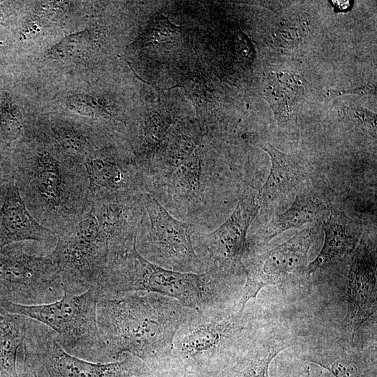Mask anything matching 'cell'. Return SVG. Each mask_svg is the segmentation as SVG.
<instances>
[{"instance_id": "3", "label": "cell", "mask_w": 377, "mask_h": 377, "mask_svg": "<svg viewBox=\"0 0 377 377\" xmlns=\"http://www.w3.org/2000/svg\"><path fill=\"white\" fill-rule=\"evenodd\" d=\"M242 271L213 267L196 274L165 269L143 258L135 242L111 256L95 290L98 300L124 293L147 291L173 298L195 310L221 308L233 305L240 290Z\"/></svg>"}, {"instance_id": "25", "label": "cell", "mask_w": 377, "mask_h": 377, "mask_svg": "<svg viewBox=\"0 0 377 377\" xmlns=\"http://www.w3.org/2000/svg\"><path fill=\"white\" fill-rule=\"evenodd\" d=\"M94 37L92 31L84 30L72 34L54 45L50 50L49 55L57 59H69L81 57L92 46Z\"/></svg>"}, {"instance_id": "28", "label": "cell", "mask_w": 377, "mask_h": 377, "mask_svg": "<svg viewBox=\"0 0 377 377\" xmlns=\"http://www.w3.org/2000/svg\"><path fill=\"white\" fill-rule=\"evenodd\" d=\"M17 377H38L32 362L24 354L23 347H22L17 358Z\"/></svg>"}, {"instance_id": "18", "label": "cell", "mask_w": 377, "mask_h": 377, "mask_svg": "<svg viewBox=\"0 0 377 377\" xmlns=\"http://www.w3.org/2000/svg\"><path fill=\"white\" fill-rule=\"evenodd\" d=\"M293 345L286 335L260 332L246 350L233 363L207 377H270L272 360Z\"/></svg>"}, {"instance_id": "27", "label": "cell", "mask_w": 377, "mask_h": 377, "mask_svg": "<svg viewBox=\"0 0 377 377\" xmlns=\"http://www.w3.org/2000/svg\"><path fill=\"white\" fill-rule=\"evenodd\" d=\"M182 87L197 108L206 104L207 87L200 75L195 74L188 75L182 82Z\"/></svg>"}, {"instance_id": "7", "label": "cell", "mask_w": 377, "mask_h": 377, "mask_svg": "<svg viewBox=\"0 0 377 377\" xmlns=\"http://www.w3.org/2000/svg\"><path fill=\"white\" fill-rule=\"evenodd\" d=\"M23 350L38 377H139L149 373L142 360L128 353L108 363L94 362L71 355L61 346L52 330L29 318Z\"/></svg>"}, {"instance_id": "11", "label": "cell", "mask_w": 377, "mask_h": 377, "mask_svg": "<svg viewBox=\"0 0 377 377\" xmlns=\"http://www.w3.org/2000/svg\"><path fill=\"white\" fill-rule=\"evenodd\" d=\"M260 207L256 195L245 190L232 213L216 229L207 233L194 228V250L206 271L213 267L243 269L247 232Z\"/></svg>"}, {"instance_id": "9", "label": "cell", "mask_w": 377, "mask_h": 377, "mask_svg": "<svg viewBox=\"0 0 377 377\" xmlns=\"http://www.w3.org/2000/svg\"><path fill=\"white\" fill-rule=\"evenodd\" d=\"M20 244L0 249V285L6 298L25 305L59 300L64 289L57 265L50 255L29 253Z\"/></svg>"}, {"instance_id": "15", "label": "cell", "mask_w": 377, "mask_h": 377, "mask_svg": "<svg viewBox=\"0 0 377 377\" xmlns=\"http://www.w3.org/2000/svg\"><path fill=\"white\" fill-rule=\"evenodd\" d=\"M302 360L321 367L335 377H376V357L344 343L333 341L311 346L300 354Z\"/></svg>"}, {"instance_id": "35", "label": "cell", "mask_w": 377, "mask_h": 377, "mask_svg": "<svg viewBox=\"0 0 377 377\" xmlns=\"http://www.w3.org/2000/svg\"><path fill=\"white\" fill-rule=\"evenodd\" d=\"M139 377H144V376H139Z\"/></svg>"}, {"instance_id": "23", "label": "cell", "mask_w": 377, "mask_h": 377, "mask_svg": "<svg viewBox=\"0 0 377 377\" xmlns=\"http://www.w3.org/2000/svg\"><path fill=\"white\" fill-rule=\"evenodd\" d=\"M25 125L13 96L4 91L0 96V145L9 153L24 138Z\"/></svg>"}, {"instance_id": "5", "label": "cell", "mask_w": 377, "mask_h": 377, "mask_svg": "<svg viewBox=\"0 0 377 377\" xmlns=\"http://www.w3.org/2000/svg\"><path fill=\"white\" fill-rule=\"evenodd\" d=\"M98 301L94 288L77 295L64 293L57 301L36 305L0 297V304L6 311L31 318L52 330L67 353L88 361L105 363L97 325Z\"/></svg>"}, {"instance_id": "1", "label": "cell", "mask_w": 377, "mask_h": 377, "mask_svg": "<svg viewBox=\"0 0 377 377\" xmlns=\"http://www.w3.org/2000/svg\"><path fill=\"white\" fill-rule=\"evenodd\" d=\"M191 310L173 298L147 291L99 299L96 318L105 363L128 353L150 369L168 353Z\"/></svg>"}, {"instance_id": "16", "label": "cell", "mask_w": 377, "mask_h": 377, "mask_svg": "<svg viewBox=\"0 0 377 377\" xmlns=\"http://www.w3.org/2000/svg\"><path fill=\"white\" fill-rule=\"evenodd\" d=\"M271 158L268 177L260 189L257 200L265 206L279 203L306 178L305 166L295 155L278 150L269 142L260 145Z\"/></svg>"}, {"instance_id": "2", "label": "cell", "mask_w": 377, "mask_h": 377, "mask_svg": "<svg viewBox=\"0 0 377 377\" xmlns=\"http://www.w3.org/2000/svg\"><path fill=\"white\" fill-rule=\"evenodd\" d=\"M233 307L192 309L168 353L145 377H207L233 363L260 333L253 312Z\"/></svg>"}, {"instance_id": "26", "label": "cell", "mask_w": 377, "mask_h": 377, "mask_svg": "<svg viewBox=\"0 0 377 377\" xmlns=\"http://www.w3.org/2000/svg\"><path fill=\"white\" fill-rule=\"evenodd\" d=\"M66 105L74 113L91 118L108 119L112 116L103 102L89 94L71 95L67 98Z\"/></svg>"}, {"instance_id": "31", "label": "cell", "mask_w": 377, "mask_h": 377, "mask_svg": "<svg viewBox=\"0 0 377 377\" xmlns=\"http://www.w3.org/2000/svg\"><path fill=\"white\" fill-rule=\"evenodd\" d=\"M309 370H302L299 371L298 373L295 374L294 375H292L290 376L287 377H303L304 374H309Z\"/></svg>"}, {"instance_id": "21", "label": "cell", "mask_w": 377, "mask_h": 377, "mask_svg": "<svg viewBox=\"0 0 377 377\" xmlns=\"http://www.w3.org/2000/svg\"><path fill=\"white\" fill-rule=\"evenodd\" d=\"M27 321V317L8 312L0 304V370L6 377H17Z\"/></svg>"}, {"instance_id": "33", "label": "cell", "mask_w": 377, "mask_h": 377, "mask_svg": "<svg viewBox=\"0 0 377 377\" xmlns=\"http://www.w3.org/2000/svg\"><path fill=\"white\" fill-rule=\"evenodd\" d=\"M0 377H6L1 370H0Z\"/></svg>"}, {"instance_id": "10", "label": "cell", "mask_w": 377, "mask_h": 377, "mask_svg": "<svg viewBox=\"0 0 377 377\" xmlns=\"http://www.w3.org/2000/svg\"><path fill=\"white\" fill-rule=\"evenodd\" d=\"M313 227L301 230L279 246L242 263L246 282L237 304L239 310L244 311L263 288L295 283L307 274L308 254L315 236Z\"/></svg>"}, {"instance_id": "4", "label": "cell", "mask_w": 377, "mask_h": 377, "mask_svg": "<svg viewBox=\"0 0 377 377\" xmlns=\"http://www.w3.org/2000/svg\"><path fill=\"white\" fill-rule=\"evenodd\" d=\"M12 179L31 214L57 237L89 210L83 166L59 156L50 145L11 156Z\"/></svg>"}, {"instance_id": "12", "label": "cell", "mask_w": 377, "mask_h": 377, "mask_svg": "<svg viewBox=\"0 0 377 377\" xmlns=\"http://www.w3.org/2000/svg\"><path fill=\"white\" fill-rule=\"evenodd\" d=\"M91 202L146 193L143 173L134 157L112 150L94 149L82 164Z\"/></svg>"}, {"instance_id": "20", "label": "cell", "mask_w": 377, "mask_h": 377, "mask_svg": "<svg viewBox=\"0 0 377 377\" xmlns=\"http://www.w3.org/2000/svg\"><path fill=\"white\" fill-rule=\"evenodd\" d=\"M303 92L302 80L297 75L279 72L270 77L265 94L281 126L290 128L295 125Z\"/></svg>"}, {"instance_id": "22", "label": "cell", "mask_w": 377, "mask_h": 377, "mask_svg": "<svg viewBox=\"0 0 377 377\" xmlns=\"http://www.w3.org/2000/svg\"><path fill=\"white\" fill-rule=\"evenodd\" d=\"M49 145L65 160L82 165L86 157L96 149L91 136L84 131L61 125L52 128L47 135Z\"/></svg>"}, {"instance_id": "17", "label": "cell", "mask_w": 377, "mask_h": 377, "mask_svg": "<svg viewBox=\"0 0 377 377\" xmlns=\"http://www.w3.org/2000/svg\"><path fill=\"white\" fill-rule=\"evenodd\" d=\"M323 247L315 260L309 263L307 274L344 259L355 249L361 236L357 222L336 209H331L323 221Z\"/></svg>"}, {"instance_id": "6", "label": "cell", "mask_w": 377, "mask_h": 377, "mask_svg": "<svg viewBox=\"0 0 377 377\" xmlns=\"http://www.w3.org/2000/svg\"><path fill=\"white\" fill-rule=\"evenodd\" d=\"M49 255L59 269L64 293L77 295L97 286L110 260V244L88 211L57 237Z\"/></svg>"}, {"instance_id": "34", "label": "cell", "mask_w": 377, "mask_h": 377, "mask_svg": "<svg viewBox=\"0 0 377 377\" xmlns=\"http://www.w3.org/2000/svg\"><path fill=\"white\" fill-rule=\"evenodd\" d=\"M1 199H2V195H1V193L0 191V201L1 200Z\"/></svg>"}, {"instance_id": "29", "label": "cell", "mask_w": 377, "mask_h": 377, "mask_svg": "<svg viewBox=\"0 0 377 377\" xmlns=\"http://www.w3.org/2000/svg\"><path fill=\"white\" fill-rule=\"evenodd\" d=\"M12 179L11 155L0 146V188Z\"/></svg>"}, {"instance_id": "19", "label": "cell", "mask_w": 377, "mask_h": 377, "mask_svg": "<svg viewBox=\"0 0 377 377\" xmlns=\"http://www.w3.org/2000/svg\"><path fill=\"white\" fill-rule=\"evenodd\" d=\"M327 207L318 199L306 193H300L288 209L274 216L263 232L254 238L252 246L267 244L289 229L324 221L327 218Z\"/></svg>"}, {"instance_id": "30", "label": "cell", "mask_w": 377, "mask_h": 377, "mask_svg": "<svg viewBox=\"0 0 377 377\" xmlns=\"http://www.w3.org/2000/svg\"><path fill=\"white\" fill-rule=\"evenodd\" d=\"M374 92V89L371 87H360L356 89H353L350 90H345V91H334L332 92L334 95H343V94H367Z\"/></svg>"}, {"instance_id": "8", "label": "cell", "mask_w": 377, "mask_h": 377, "mask_svg": "<svg viewBox=\"0 0 377 377\" xmlns=\"http://www.w3.org/2000/svg\"><path fill=\"white\" fill-rule=\"evenodd\" d=\"M141 198L145 213L136 237L139 253L165 269L196 274L206 272L192 241L196 226L172 216L148 193Z\"/></svg>"}, {"instance_id": "13", "label": "cell", "mask_w": 377, "mask_h": 377, "mask_svg": "<svg viewBox=\"0 0 377 377\" xmlns=\"http://www.w3.org/2000/svg\"><path fill=\"white\" fill-rule=\"evenodd\" d=\"M376 251L362 240L353 252L348 275L346 316L353 335L376 313Z\"/></svg>"}, {"instance_id": "24", "label": "cell", "mask_w": 377, "mask_h": 377, "mask_svg": "<svg viewBox=\"0 0 377 377\" xmlns=\"http://www.w3.org/2000/svg\"><path fill=\"white\" fill-rule=\"evenodd\" d=\"M179 32V27L163 15L153 20L146 29L130 45L131 50H138L149 45L172 42L174 36Z\"/></svg>"}, {"instance_id": "32", "label": "cell", "mask_w": 377, "mask_h": 377, "mask_svg": "<svg viewBox=\"0 0 377 377\" xmlns=\"http://www.w3.org/2000/svg\"><path fill=\"white\" fill-rule=\"evenodd\" d=\"M1 296L5 297V292H4V290H3V287L0 285V297Z\"/></svg>"}, {"instance_id": "14", "label": "cell", "mask_w": 377, "mask_h": 377, "mask_svg": "<svg viewBox=\"0 0 377 377\" xmlns=\"http://www.w3.org/2000/svg\"><path fill=\"white\" fill-rule=\"evenodd\" d=\"M0 191L3 200L0 209V249L24 241H34L53 249L57 234L31 214L13 180L11 179L0 188Z\"/></svg>"}]
</instances>
